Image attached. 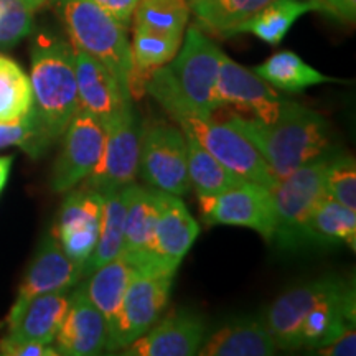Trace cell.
Instances as JSON below:
<instances>
[{"label":"cell","mask_w":356,"mask_h":356,"mask_svg":"<svg viewBox=\"0 0 356 356\" xmlns=\"http://www.w3.org/2000/svg\"><path fill=\"white\" fill-rule=\"evenodd\" d=\"M185 30V40L173 60L154 70L144 83V92L177 122L213 118L220 109L215 89L222 51L198 25Z\"/></svg>","instance_id":"cell-1"},{"label":"cell","mask_w":356,"mask_h":356,"mask_svg":"<svg viewBox=\"0 0 356 356\" xmlns=\"http://www.w3.org/2000/svg\"><path fill=\"white\" fill-rule=\"evenodd\" d=\"M228 124L259 150L277 178L323 155L330 145V126L323 115L296 101H287L274 122L234 115Z\"/></svg>","instance_id":"cell-2"},{"label":"cell","mask_w":356,"mask_h":356,"mask_svg":"<svg viewBox=\"0 0 356 356\" xmlns=\"http://www.w3.org/2000/svg\"><path fill=\"white\" fill-rule=\"evenodd\" d=\"M32 109L51 142L63 137L78 113L79 97L73 44L40 33L32 44Z\"/></svg>","instance_id":"cell-3"},{"label":"cell","mask_w":356,"mask_h":356,"mask_svg":"<svg viewBox=\"0 0 356 356\" xmlns=\"http://www.w3.org/2000/svg\"><path fill=\"white\" fill-rule=\"evenodd\" d=\"M71 44L106 66L129 95L134 73L127 26L89 0H55ZM131 96V95H129Z\"/></svg>","instance_id":"cell-4"},{"label":"cell","mask_w":356,"mask_h":356,"mask_svg":"<svg viewBox=\"0 0 356 356\" xmlns=\"http://www.w3.org/2000/svg\"><path fill=\"white\" fill-rule=\"evenodd\" d=\"M332 157L320 155L279 178L270 188L274 210L273 239L282 249H297L307 244L304 222L314 204L327 195V172Z\"/></svg>","instance_id":"cell-5"},{"label":"cell","mask_w":356,"mask_h":356,"mask_svg":"<svg viewBox=\"0 0 356 356\" xmlns=\"http://www.w3.org/2000/svg\"><path fill=\"white\" fill-rule=\"evenodd\" d=\"M177 270L140 266L134 270L127 291L108 337L109 353L126 348L149 332L162 317L170 299Z\"/></svg>","instance_id":"cell-6"},{"label":"cell","mask_w":356,"mask_h":356,"mask_svg":"<svg viewBox=\"0 0 356 356\" xmlns=\"http://www.w3.org/2000/svg\"><path fill=\"white\" fill-rule=\"evenodd\" d=\"M106 139L99 162L84 181L83 188L106 195L136 184L139 173L140 124L134 109L132 97L122 102L104 126Z\"/></svg>","instance_id":"cell-7"},{"label":"cell","mask_w":356,"mask_h":356,"mask_svg":"<svg viewBox=\"0 0 356 356\" xmlns=\"http://www.w3.org/2000/svg\"><path fill=\"white\" fill-rule=\"evenodd\" d=\"M139 172L142 180L155 190L175 197L188 193L191 185L181 127L162 119H152L140 126Z\"/></svg>","instance_id":"cell-8"},{"label":"cell","mask_w":356,"mask_h":356,"mask_svg":"<svg viewBox=\"0 0 356 356\" xmlns=\"http://www.w3.org/2000/svg\"><path fill=\"white\" fill-rule=\"evenodd\" d=\"M178 124L188 129L218 162L238 177L269 190L279 181L259 150L228 122H216L211 118H190Z\"/></svg>","instance_id":"cell-9"},{"label":"cell","mask_w":356,"mask_h":356,"mask_svg":"<svg viewBox=\"0 0 356 356\" xmlns=\"http://www.w3.org/2000/svg\"><path fill=\"white\" fill-rule=\"evenodd\" d=\"M106 129L101 121L79 108L63 134V145L51 175V190L65 193L91 175L104 147Z\"/></svg>","instance_id":"cell-10"},{"label":"cell","mask_w":356,"mask_h":356,"mask_svg":"<svg viewBox=\"0 0 356 356\" xmlns=\"http://www.w3.org/2000/svg\"><path fill=\"white\" fill-rule=\"evenodd\" d=\"M198 202L203 220L210 225L244 226L257 231L266 241H273V198L266 186L246 180L213 197H198Z\"/></svg>","instance_id":"cell-11"},{"label":"cell","mask_w":356,"mask_h":356,"mask_svg":"<svg viewBox=\"0 0 356 356\" xmlns=\"http://www.w3.org/2000/svg\"><path fill=\"white\" fill-rule=\"evenodd\" d=\"M215 95L220 108L233 106L234 109L252 114L262 122L277 121L289 101L254 71L236 63L225 53H221Z\"/></svg>","instance_id":"cell-12"},{"label":"cell","mask_w":356,"mask_h":356,"mask_svg":"<svg viewBox=\"0 0 356 356\" xmlns=\"http://www.w3.org/2000/svg\"><path fill=\"white\" fill-rule=\"evenodd\" d=\"M200 225L180 197L162 191L157 226L150 249L136 267H160L178 270L184 257L197 241Z\"/></svg>","instance_id":"cell-13"},{"label":"cell","mask_w":356,"mask_h":356,"mask_svg":"<svg viewBox=\"0 0 356 356\" xmlns=\"http://www.w3.org/2000/svg\"><path fill=\"white\" fill-rule=\"evenodd\" d=\"M338 277H322L289 289L266 312L264 322L279 350H299V332L305 315L345 286Z\"/></svg>","instance_id":"cell-14"},{"label":"cell","mask_w":356,"mask_h":356,"mask_svg":"<svg viewBox=\"0 0 356 356\" xmlns=\"http://www.w3.org/2000/svg\"><path fill=\"white\" fill-rule=\"evenodd\" d=\"M104 197L96 191L79 188L71 191L61 204L55 238L66 256L81 266L95 251L101 229Z\"/></svg>","instance_id":"cell-15"},{"label":"cell","mask_w":356,"mask_h":356,"mask_svg":"<svg viewBox=\"0 0 356 356\" xmlns=\"http://www.w3.org/2000/svg\"><path fill=\"white\" fill-rule=\"evenodd\" d=\"M203 318L193 312H175L160 320L122 348L121 353L127 356H193L198 355L204 340Z\"/></svg>","instance_id":"cell-16"},{"label":"cell","mask_w":356,"mask_h":356,"mask_svg":"<svg viewBox=\"0 0 356 356\" xmlns=\"http://www.w3.org/2000/svg\"><path fill=\"white\" fill-rule=\"evenodd\" d=\"M108 323L79 284L71 293V302L55 341L58 355L95 356L108 345Z\"/></svg>","instance_id":"cell-17"},{"label":"cell","mask_w":356,"mask_h":356,"mask_svg":"<svg viewBox=\"0 0 356 356\" xmlns=\"http://www.w3.org/2000/svg\"><path fill=\"white\" fill-rule=\"evenodd\" d=\"M81 280V266L71 261L58 239L50 234L43 239L35 252L13 305L25 304L26 300L42 293L70 291Z\"/></svg>","instance_id":"cell-18"},{"label":"cell","mask_w":356,"mask_h":356,"mask_svg":"<svg viewBox=\"0 0 356 356\" xmlns=\"http://www.w3.org/2000/svg\"><path fill=\"white\" fill-rule=\"evenodd\" d=\"M71 302L70 291L42 293L22 305H12L7 315V340L51 345Z\"/></svg>","instance_id":"cell-19"},{"label":"cell","mask_w":356,"mask_h":356,"mask_svg":"<svg viewBox=\"0 0 356 356\" xmlns=\"http://www.w3.org/2000/svg\"><path fill=\"white\" fill-rule=\"evenodd\" d=\"M73 55L79 106L106 126L131 96L122 91L114 74L95 58L76 47H73Z\"/></svg>","instance_id":"cell-20"},{"label":"cell","mask_w":356,"mask_h":356,"mask_svg":"<svg viewBox=\"0 0 356 356\" xmlns=\"http://www.w3.org/2000/svg\"><path fill=\"white\" fill-rule=\"evenodd\" d=\"M351 327H355V292L346 282L305 315L299 332V348H322Z\"/></svg>","instance_id":"cell-21"},{"label":"cell","mask_w":356,"mask_h":356,"mask_svg":"<svg viewBox=\"0 0 356 356\" xmlns=\"http://www.w3.org/2000/svg\"><path fill=\"white\" fill-rule=\"evenodd\" d=\"M277 345L262 320L243 318L231 322L203 340L202 356H269Z\"/></svg>","instance_id":"cell-22"},{"label":"cell","mask_w":356,"mask_h":356,"mask_svg":"<svg viewBox=\"0 0 356 356\" xmlns=\"http://www.w3.org/2000/svg\"><path fill=\"white\" fill-rule=\"evenodd\" d=\"M160 190L132 184L124 221L122 256L134 266L142 261L152 244L160 211Z\"/></svg>","instance_id":"cell-23"},{"label":"cell","mask_w":356,"mask_h":356,"mask_svg":"<svg viewBox=\"0 0 356 356\" xmlns=\"http://www.w3.org/2000/svg\"><path fill=\"white\" fill-rule=\"evenodd\" d=\"M131 188L132 184L104 197L99 236H97L95 251L91 252V256L88 257V261L81 267L83 279L91 273H95L96 269H99L101 266L108 264L115 257L122 256L124 221H126Z\"/></svg>","instance_id":"cell-24"},{"label":"cell","mask_w":356,"mask_h":356,"mask_svg":"<svg viewBox=\"0 0 356 356\" xmlns=\"http://www.w3.org/2000/svg\"><path fill=\"white\" fill-rule=\"evenodd\" d=\"M134 270H136V266L124 256H119L84 277L88 279L86 282H83L84 291L104 317L109 333L114 328Z\"/></svg>","instance_id":"cell-25"},{"label":"cell","mask_w":356,"mask_h":356,"mask_svg":"<svg viewBox=\"0 0 356 356\" xmlns=\"http://www.w3.org/2000/svg\"><path fill=\"white\" fill-rule=\"evenodd\" d=\"M304 234L307 244L345 243L355 249L356 213L325 195L314 204L307 216Z\"/></svg>","instance_id":"cell-26"},{"label":"cell","mask_w":356,"mask_h":356,"mask_svg":"<svg viewBox=\"0 0 356 356\" xmlns=\"http://www.w3.org/2000/svg\"><path fill=\"white\" fill-rule=\"evenodd\" d=\"M307 12H318L314 0H273L251 19L236 26L231 35L252 33L262 42L279 44L292 25Z\"/></svg>","instance_id":"cell-27"},{"label":"cell","mask_w":356,"mask_h":356,"mask_svg":"<svg viewBox=\"0 0 356 356\" xmlns=\"http://www.w3.org/2000/svg\"><path fill=\"white\" fill-rule=\"evenodd\" d=\"M186 140V167L190 185L198 197H213L246 181L213 157L188 129L181 127Z\"/></svg>","instance_id":"cell-28"},{"label":"cell","mask_w":356,"mask_h":356,"mask_svg":"<svg viewBox=\"0 0 356 356\" xmlns=\"http://www.w3.org/2000/svg\"><path fill=\"white\" fill-rule=\"evenodd\" d=\"M181 38L134 29L131 51L134 61V73L129 84L131 97H139L144 92V83L154 70L167 65L177 55Z\"/></svg>","instance_id":"cell-29"},{"label":"cell","mask_w":356,"mask_h":356,"mask_svg":"<svg viewBox=\"0 0 356 356\" xmlns=\"http://www.w3.org/2000/svg\"><path fill=\"white\" fill-rule=\"evenodd\" d=\"M252 71L273 88L287 92H300L315 84L337 81L335 78L325 76L314 66L307 65L297 53L289 50L275 53Z\"/></svg>","instance_id":"cell-30"},{"label":"cell","mask_w":356,"mask_h":356,"mask_svg":"<svg viewBox=\"0 0 356 356\" xmlns=\"http://www.w3.org/2000/svg\"><path fill=\"white\" fill-rule=\"evenodd\" d=\"M273 0H198L190 3L198 24L208 32L231 37L233 30Z\"/></svg>","instance_id":"cell-31"},{"label":"cell","mask_w":356,"mask_h":356,"mask_svg":"<svg viewBox=\"0 0 356 356\" xmlns=\"http://www.w3.org/2000/svg\"><path fill=\"white\" fill-rule=\"evenodd\" d=\"M188 19V0H139L131 22L134 29L184 38Z\"/></svg>","instance_id":"cell-32"},{"label":"cell","mask_w":356,"mask_h":356,"mask_svg":"<svg viewBox=\"0 0 356 356\" xmlns=\"http://www.w3.org/2000/svg\"><path fill=\"white\" fill-rule=\"evenodd\" d=\"M32 108L30 78L15 61L0 55V122L24 118Z\"/></svg>","instance_id":"cell-33"},{"label":"cell","mask_w":356,"mask_h":356,"mask_svg":"<svg viewBox=\"0 0 356 356\" xmlns=\"http://www.w3.org/2000/svg\"><path fill=\"white\" fill-rule=\"evenodd\" d=\"M51 144V139L44 132L32 108L17 121L0 122V149L17 145L32 159H38Z\"/></svg>","instance_id":"cell-34"},{"label":"cell","mask_w":356,"mask_h":356,"mask_svg":"<svg viewBox=\"0 0 356 356\" xmlns=\"http://www.w3.org/2000/svg\"><path fill=\"white\" fill-rule=\"evenodd\" d=\"M33 30V10L22 0H0V48L13 47Z\"/></svg>","instance_id":"cell-35"},{"label":"cell","mask_w":356,"mask_h":356,"mask_svg":"<svg viewBox=\"0 0 356 356\" xmlns=\"http://www.w3.org/2000/svg\"><path fill=\"white\" fill-rule=\"evenodd\" d=\"M327 197L356 210V165L350 155L332 159L327 172Z\"/></svg>","instance_id":"cell-36"},{"label":"cell","mask_w":356,"mask_h":356,"mask_svg":"<svg viewBox=\"0 0 356 356\" xmlns=\"http://www.w3.org/2000/svg\"><path fill=\"white\" fill-rule=\"evenodd\" d=\"M0 353L8 356H56L55 346L37 341H10L6 337L0 340Z\"/></svg>","instance_id":"cell-37"},{"label":"cell","mask_w":356,"mask_h":356,"mask_svg":"<svg viewBox=\"0 0 356 356\" xmlns=\"http://www.w3.org/2000/svg\"><path fill=\"white\" fill-rule=\"evenodd\" d=\"M89 2L96 3L102 10L108 12L119 24L129 26L139 0H89Z\"/></svg>","instance_id":"cell-38"},{"label":"cell","mask_w":356,"mask_h":356,"mask_svg":"<svg viewBox=\"0 0 356 356\" xmlns=\"http://www.w3.org/2000/svg\"><path fill=\"white\" fill-rule=\"evenodd\" d=\"M314 353L325 356H355L356 355V333L355 327H351L345 333H341L332 343L314 350Z\"/></svg>","instance_id":"cell-39"},{"label":"cell","mask_w":356,"mask_h":356,"mask_svg":"<svg viewBox=\"0 0 356 356\" xmlns=\"http://www.w3.org/2000/svg\"><path fill=\"white\" fill-rule=\"evenodd\" d=\"M318 12H325L341 22H355L356 0H314Z\"/></svg>","instance_id":"cell-40"},{"label":"cell","mask_w":356,"mask_h":356,"mask_svg":"<svg viewBox=\"0 0 356 356\" xmlns=\"http://www.w3.org/2000/svg\"><path fill=\"white\" fill-rule=\"evenodd\" d=\"M12 162H13L12 155L0 157V191H2V188L7 184V178H8V173H10Z\"/></svg>","instance_id":"cell-41"},{"label":"cell","mask_w":356,"mask_h":356,"mask_svg":"<svg viewBox=\"0 0 356 356\" xmlns=\"http://www.w3.org/2000/svg\"><path fill=\"white\" fill-rule=\"evenodd\" d=\"M22 2H24L26 7L32 8V10L35 12V10H37V8H40L42 6H44V3H47L48 0H22Z\"/></svg>","instance_id":"cell-42"},{"label":"cell","mask_w":356,"mask_h":356,"mask_svg":"<svg viewBox=\"0 0 356 356\" xmlns=\"http://www.w3.org/2000/svg\"><path fill=\"white\" fill-rule=\"evenodd\" d=\"M193 2H198V0H188V6H190V3H193Z\"/></svg>","instance_id":"cell-43"}]
</instances>
